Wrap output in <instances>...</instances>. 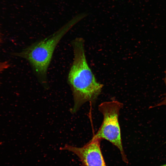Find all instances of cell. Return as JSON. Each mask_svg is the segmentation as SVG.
<instances>
[{"mask_svg": "<svg viewBox=\"0 0 166 166\" xmlns=\"http://www.w3.org/2000/svg\"><path fill=\"white\" fill-rule=\"evenodd\" d=\"M71 44L73 59L67 81L72 92L74 101L71 112L74 113L86 102L94 103L101 93L103 85L97 81L88 65L83 39L76 38L73 40Z\"/></svg>", "mask_w": 166, "mask_h": 166, "instance_id": "cell-1", "label": "cell"}, {"mask_svg": "<svg viewBox=\"0 0 166 166\" xmlns=\"http://www.w3.org/2000/svg\"><path fill=\"white\" fill-rule=\"evenodd\" d=\"M68 29L63 28L35 42L17 54L28 62L38 81L45 88L48 86V69L54 51Z\"/></svg>", "mask_w": 166, "mask_h": 166, "instance_id": "cell-2", "label": "cell"}, {"mask_svg": "<svg viewBox=\"0 0 166 166\" xmlns=\"http://www.w3.org/2000/svg\"><path fill=\"white\" fill-rule=\"evenodd\" d=\"M123 103L116 100L105 101L98 106L99 112L103 116L102 124L94 137L109 141L119 150L123 161L128 163V160L123 148L119 117Z\"/></svg>", "mask_w": 166, "mask_h": 166, "instance_id": "cell-3", "label": "cell"}, {"mask_svg": "<svg viewBox=\"0 0 166 166\" xmlns=\"http://www.w3.org/2000/svg\"><path fill=\"white\" fill-rule=\"evenodd\" d=\"M101 140L93 136L82 147L65 144L60 149L68 151L76 155L81 163V166H107L101 148Z\"/></svg>", "mask_w": 166, "mask_h": 166, "instance_id": "cell-4", "label": "cell"}, {"mask_svg": "<svg viewBox=\"0 0 166 166\" xmlns=\"http://www.w3.org/2000/svg\"><path fill=\"white\" fill-rule=\"evenodd\" d=\"M164 72L165 73V77L164 79V81L166 86V69ZM164 95H165V97H164V100L162 101H161L160 102L154 106L152 107L151 106L150 108H152L160 106L163 105H166V92L164 94Z\"/></svg>", "mask_w": 166, "mask_h": 166, "instance_id": "cell-5", "label": "cell"}, {"mask_svg": "<svg viewBox=\"0 0 166 166\" xmlns=\"http://www.w3.org/2000/svg\"><path fill=\"white\" fill-rule=\"evenodd\" d=\"M6 66V65L5 64L0 62V72L4 69Z\"/></svg>", "mask_w": 166, "mask_h": 166, "instance_id": "cell-6", "label": "cell"}, {"mask_svg": "<svg viewBox=\"0 0 166 166\" xmlns=\"http://www.w3.org/2000/svg\"><path fill=\"white\" fill-rule=\"evenodd\" d=\"M166 166V164H164V165H161V166Z\"/></svg>", "mask_w": 166, "mask_h": 166, "instance_id": "cell-7", "label": "cell"}, {"mask_svg": "<svg viewBox=\"0 0 166 166\" xmlns=\"http://www.w3.org/2000/svg\"><path fill=\"white\" fill-rule=\"evenodd\" d=\"M2 142H0V145L1 144Z\"/></svg>", "mask_w": 166, "mask_h": 166, "instance_id": "cell-8", "label": "cell"}, {"mask_svg": "<svg viewBox=\"0 0 166 166\" xmlns=\"http://www.w3.org/2000/svg\"><path fill=\"white\" fill-rule=\"evenodd\" d=\"M165 143H166V142H165Z\"/></svg>", "mask_w": 166, "mask_h": 166, "instance_id": "cell-9", "label": "cell"}]
</instances>
